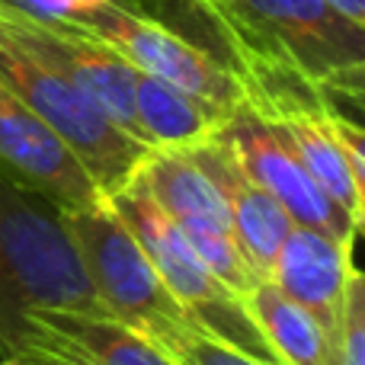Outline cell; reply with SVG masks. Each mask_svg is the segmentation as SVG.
Returning <instances> with one entry per match:
<instances>
[{"mask_svg": "<svg viewBox=\"0 0 365 365\" xmlns=\"http://www.w3.org/2000/svg\"><path fill=\"white\" fill-rule=\"evenodd\" d=\"M324 4H330L340 16H346L349 23L365 26V0H324Z\"/></svg>", "mask_w": 365, "mask_h": 365, "instance_id": "ffe728a7", "label": "cell"}, {"mask_svg": "<svg viewBox=\"0 0 365 365\" xmlns=\"http://www.w3.org/2000/svg\"><path fill=\"white\" fill-rule=\"evenodd\" d=\"M13 359H19L23 365H81V362L64 359V356H58V353H48V349H38V346H26L23 353L13 356Z\"/></svg>", "mask_w": 365, "mask_h": 365, "instance_id": "d6986e66", "label": "cell"}, {"mask_svg": "<svg viewBox=\"0 0 365 365\" xmlns=\"http://www.w3.org/2000/svg\"><path fill=\"white\" fill-rule=\"evenodd\" d=\"M81 26L113 45L141 74L158 77L221 113L231 115L247 103L244 83L227 68V61L122 0H103Z\"/></svg>", "mask_w": 365, "mask_h": 365, "instance_id": "8992f818", "label": "cell"}, {"mask_svg": "<svg viewBox=\"0 0 365 365\" xmlns=\"http://www.w3.org/2000/svg\"><path fill=\"white\" fill-rule=\"evenodd\" d=\"M132 109L141 145H148L151 151H189L208 141L227 122V113L158 77L141 74L138 68L132 81Z\"/></svg>", "mask_w": 365, "mask_h": 365, "instance_id": "5bb4252c", "label": "cell"}, {"mask_svg": "<svg viewBox=\"0 0 365 365\" xmlns=\"http://www.w3.org/2000/svg\"><path fill=\"white\" fill-rule=\"evenodd\" d=\"M0 365H23L19 359H0Z\"/></svg>", "mask_w": 365, "mask_h": 365, "instance_id": "44dd1931", "label": "cell"}, {"mask_svg": "<svg viewBox=\"0 0 365 365\" xmlns=\"http://www.w3.org/2000/svg\"><path fill=\"white\" fill-rule=\"evenodd\" d=\"M0 87L71 148L103 195H115L141 170L151 148L125 135L71 77L45 64L0 29Z\"/></svg>", "mask_w": 365, "mask_h": 365, "instance_id": "5b68a950", "label": "cell"}, {"mask_svg": "<svg viewBox=\"0 0 365 365\" xmlns=\"http://www.w3.org/2000/svg\"><path fill=\"white\" fill-rule=\"evenodd\" d=\"M109 205L115 208L125 227L135 234L141 247H145L148 259L154 269L160 272L164 285L177 304L186 311L192 327L199 334L212 336V340L225 343V346L237 349V353L250 356V359L263 365H282L266 343L263 330L247 311V302L234 295L189 247L182 231L167 218V212L151 199L145 186L132 177L128 186H122L115 195H109Z\"/></svg>", "mask_w": 365, "mask_h": 365, "instance_id": "277c9868", "label": "cell"}, {"mask_svg": "<svg viewBox=\"0 0 365 365\" xmlns=\"http://www.w3.org/2000/svg\"><path fill=\"white\" fill-rule=\"evenodd\" d=\"M38 311H81L106 317L74 240L64 208L0 177V356L13 359L29 340Z\"/></svg>", "mask_w": 365, "mask_h": 365, "instance_id": "6da1fadb", "label": "cell"}, {"mask_svg": "<svg viewBox=\"0 0 365 365\" xmlns=\"http://www.w3.org/2000/svg\"><path fill=\"white\" fill-rule=\"evenodd\" d=\"M353 247L356 240H336L314 227L292 225L266 276V282L276 285L295 304H302L321 324L327 340L340 324L349 272L356 269Z\"/></svg>", "mask_w": 365, "mask_h": 365, "instance_id": "8fae6325", "label": "cell"}, {"mask_svg": "<svg viewBox=\"0 0 365 365\" xmlns=\"http://www.w3.org/2000/svg\"><path fill=\"white\" fill-rule=\"evenodd\" d=\"M330 365H365V279L359 266L349 272L340 324L330 336Z\"/></svg>", "mask_w": 365, "mask_h": 365, "instance_id": "2e32d148", "label": "cell"}, {"mask_svg": "<svg viewBox=\"0 0 365 365\" xmlns=\"http://www.w3.org/2000/svg\"><path fill=\"white\" fill-rule=\"evenodd\" d=\"M0 29L19 42L26 51L42 58L55 71L77 83L125 135L138 138V122L132 109L135 68L103 38L71 23H42L23 13L0 10ZM148 148V145H145Z\"/></svg>", "mask_w": 365, "mask_h": 365, "instance_id": "9c48e42d", "label": "cell"}, {"mask_svg": "<svg viewBox=\"0 0 365 365\" xmlns=\"http://www.w3.org/2000/svg\"><path fill=\"white\" fill-rule=\"evenodd\" d=\"M189 158L208 173V180L218 186L221 199L227 205V218H231V231L237 247L244 250L247 263L253 266L259 279L266 282L272 269V259H276L279 247H282L285 234L292 231L295 221L285 215V208L272 199L269 192L257 186L240 164L234 160L227 141L218 132L208 141L189 148Z\"/></svg>", "mask_w": 365, "mask_h": 365, "instance_id": "7c38bea8", "label": "cell"}, {"mask_svg": "<svg viewBox=\"0 0 365 365\" xmlns=\"http://www.w3.org/2000/svg\"><path fill=\"white\" fill-rule=\"evenodd\" d=\"M103 0H0V10L23 13L42 23H71L81 26Z\"/></svg>", "mask_w": 365, "mask_h": 365, "instance_id": "e0dca14e", "label": "cell"}, {"mask_svg": "<svg viewBox=\"0 0 365 365\" xmlns=\"http://www.w3.org/2000/svg\"><path fill=\"white\" fill-rule=\"evenodd\" d=\"M202 10L221 29L231 58L292 71L327 96L362 100L365 26L324 0H208ZM227 58V61H231ZM231 68V64H227Z\"/></svg>", "mask_w": 365, "mask_h": 365, "instance_id": "7a4b0ae2", "label": "cell"}, {"mask_svg": "<svg viewBox=\"0 0 365 365\" xmlns=\"http://www.w3.org/2000/svg\"><path fill=\"white\" fill-rule=\"evenodd\" d=\"M135 180L151 192L167 218L182 231L195 257L234 292L247 298L263 279L247 263L227 218V205L208 173L189 158V151H151Z\"/></svg>", "mask_w": 365, "mask_h": 365, "instance_id": "52a82bcc", "label": "cell"}, {"mask_svg": "<svg viewBox=\"0 0 365 365\" xmlns=\"http://www.w3.org/2000/svg\"><path fill=\"white\" fill-rule=\"evenodd\" d=\"M0 177L51 199L64 212L106 202L71 148L0 87Z\"/></svg>", "mask_w": 365, "mask_h": 365, "instance_id": "30bf717a", "label": "cell"}, {"mask_svg": "<svg viewBox=\"0 0 365 365\" xmlns=\"http://www.w3.org/2000/svg\"><path fill=\"white\" fill-rule=\"evenodd\" d=\"M218 135L227 141L234 160L240 170L257 182L263 192H269L285 208L295 225L314 227L336 240H356L362 231L359 221H353L321 186L314 182L304 164L298 160L295 148L289 145L282 132L266 115L253 113L250 106H240L227 115V122L218 128Z\"/></svg>", "mask_w": 365, "mask_h": 365, "instance_id": "ba28073f", "label": "cell"}, {"mask_svg": "<svg viewBox=\"0 0 365 365\" xmlns=\"http://www.w3.org/2000/svg\"><path fill=\"white\" fill-rule=\"evenodd\" d=\"M26 340L81 365H180L138 330L81 311H38L29 317Z\"/></svg>", "mask_w": 365, "mask_h": 365, "instance_id": "4fadbf2b", "label": "cell"}, {"mask_svg": "<svg viewBox=\"0 0 365 365\" xmlns=\"http://www.w3.org/2000/svg\"><path fill=\"white\" fill-rule=\"evenodd\" d=\"M192 4H199V6H205V4H208V0H192Z\"/></svg>", "mask_w": 365, "mask_h": 365, "instance_id": "7402d4cb", "label": "cell"}, {"mask_svg": "<svg viewBox=\"0 0 365 365\" xmlns=\"http://www.w3.org/2000/svg\"><path fill=\"white\" fill-rule=\"evenodd\" d=\"M244 302L282 365H330V340L324 327L276 285L259 282Z\"/></svg>", "mask_w": 365, "mask_h": 365, "instance_id": "9a60e30c", "label": "cell"}, {"mask_svg": "<svg viewBox=\"0 0 365 365\" xmlns=\"http://www.w3.org/2000/svg\"><path fill=\"white\" fill-rule=\"evenodd\" d=\"M173 359L180 365H263V362L250 359V356L237 353V349L225 346V343L212 340V336L199 334V330H192V334L180 343Z\"/></svg>", "mask_w": 365, "mask_h": 365, "instance_id": "ac0fdd59", "label": "cell"}, {"mask_svg": "<svg viewBox=\"0 0 365 365\" xmlns=\"http://www.w3.org/2000/svg\"><path fill=\"white\" fill-rule=\"evenodd\" d=\"M64 225L106 317L145 334L170 356L177 353L195 327L109 199L64 212Z\"/></svg>", "mask_w": 365, "mask_h": 365, "instance_id": "3957f363", "label": "cell"}]
</instances>
